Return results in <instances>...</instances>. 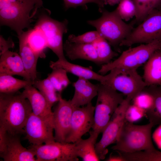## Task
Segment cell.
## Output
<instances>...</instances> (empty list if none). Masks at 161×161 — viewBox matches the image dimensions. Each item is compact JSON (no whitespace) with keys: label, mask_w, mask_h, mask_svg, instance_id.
<instances>
[{"label":"cell","mask_w":161,"mask_h":161,"mask_svg":"<svg viewBox=\"0 0 161 161\" xmlns=\"http://www.w3.org/2000/svg\"><path fill=\"white\" fill-rule=\"evenodd\" d=\"M123 95L107 85L98 84L93 130L99 134L102 133L124 100Z\"/></svg>","instance_id":"cell-5"},{"label":"cell","mask_w":161,"mask_h":161,"mask_svg":"<svg viewBox=\"0 0 161 161\" xmlns=\"http://www.w3.org/2000/svg\"><path fill=\"white\" fill-rule=\"evenodd\" d=\"M0 156L4 161H37L33 151L22 145L18 135L9 134L5 150Z\"/></svg>","instance_id":"cell-16"},{"label":"cell","mask_w":161,"mask_h":161,"mask_svg":"<svg viewBox=\"0 0 161 161\" xmlns=\"http://www.w3.org/2000/svg\"><path fill=\"white\" fill-rule=\"evenodd\" d=\"M115 10L122 19L126 21L135 16L136 13V8L132 0H121Z\"/></svg>","instance_id":"cell-32"},{"label":"cell","mask_w":161,"mask_h":161,"mask_svg":"<svg viewBox=\"0 0 161 161\" xmlns=\"http://www.w3.org/2000/svg\"><path fill=\"white\" fill-rule=\"evenodd\" d=\"M66 56L70 60L83 59L98 64V57L93 44H84L70 42L66 40L63 44Z\"/></svg>","instance_id":"cell-19"},{"label":"cell","mask_w":161,"mask_h":161,"mask_svg":"<svg viewBox=\"0 0 161 161\" xmlns=\"http://www.w3.org/2000/svg\"><path fill=\"white\" fill-rule=\"evenodd\" d=\"M0 56V74L17 75L25 80L32 81L19 55L8 50Z\"/></svg>","instance_id":"cell-18"},{"label":"cell","mask_w":161,"mask_h":161,"mask_svg":"<svg viewBox=\"0 0 161 161\" xmlns=\"http://www.w3.org/2000/svg\"><path fill=\"white\" fill-rule=\"evenodd\" d=\"M15 94L0 93V126L12 135L24 133L25 124L32 112L29 101L22 93Z\"/></svg>","instance_id":"cell-2"},{"label":"cell","mask_w":161,"mask_h":161,"mask_svg":"<svg viewBox=\"0 0 161 161\" xmlns=\"http://www.w3.org/2000/svg\"><path fill=\"white\" fill-rule=\"evenodd\" d=\"M32 84V81L22 80L15 78L12 75L0 74V93L13 94L20 89Z\"/></svg>","instance_id":"cell-25"},{"label":"cell","mask_w":161,"mask_h":161,"mask_svg":"<svg viewBox=\"0 0 161 161\" xmlns=\"http://www.w3.org/2000/svg\"><path fill=\"white\" fill-rule=\"evenodd\" d=\"M131 102L146 112V114L153 109L154 103V95L147 86L137 93Z\"/></svg>","instance_id":"cell-31"},{"label":"cell","mask_w":161,"mask_h":161,"mask_svg":"<svg viewBox=\"0 0 161 161\" xmlns=\"http://www.w3.org/2000/svg\"><path fill=\"white\" fill-rule=\"evenodd\" d=\"M143 79L147 86L161 85V49L154 52L145 63Z\"/></svg>","instance_id":"cell-22"},{"label":"cell","mask_w":161,"mask_h":161,"mask_svg":"<svg viewBox=\"0 0 161 161\" xmlns=\"http://www.w3.org/2000/svg\"><path fill=\"white\" fill-rule=\"evenodd\" d=\"M75 91L70 100L74 107L83 106L91 103L92 100L97 96L98 84H94L89 80L78 78L73 83Z\"/></svg>","instance_id":"cell-17"},{"label":"cell","mask_w":161,"mask_h":161,"mask_svg":"<svg viewBox=\"0 0 161 161\" xmlns=\"http://www.w3.org/2000/svg\"><path fill=\"white\" fill-rule=\"evenodd\" d=\"M99 10L102 13L101 16L96 20L88 21V24L95 27L111 46H120L134 29L132 24L125 23L115 10L109 12L103 8Z\"/></svg>","instance_id":"cell-4"},{"label":"cell","mask_w":161,"mask_h":161,"mask_svg":"<svg viewBox=\"0 0 161 161\" xmlns=\"http://www.w3.org/2000/svg\"><path fill=\"white\" fill-rule=\"evenodd\" d=\"M93 44L97 53L98 64H108L118 55L117 53L112 49L109 42L101 36Z\"/></svg>","instance_id":"cell-27"},{"label":"cell","mask_w":161,"mask_h":161,"mask_svg":"<svg viewBox=\"0 0 161 161\" xmlns=\"http://www.w3.org/2000/svg\"><path fill=\"white\" fill-rule=\"evenodd\" d=\"M27 32L24 31L18 36L19 40V55L27 72L33 83L37 79L36 67L38 56L29 44L27 39Z\"/></svg>","instance_id":"cell-20"},{"label":"cell","mask_w":161,"mask_h":161,"mask_svg":"<svg viewBox=\"0 0 161 161\" xmlns=\"http://www.w3.org/2000/svg\"><path fill=\"white\" fill-rule=\"evenodd\" d=\"M126 161H161V152L155 148L133 153L122 152Z\"/></svg>","instance_id":"cell-29"},{"label":"cell","mask_w":161,"mask_h":161,"mask_svg":"<svg viewBox=\"0 0 161 161\" xmlns=\"http://www.w3.org/2000/svg\"><path fill=\"white\" fill-rule=\"evenodd\" d=\"M47 78L49 80L56 91L61 94L70 83L66 71L61 68L52 69Z\"/></svg>","instance_id":"cell-30"},{"label":"cell","mask_w":161,"mask_h":161,"mask_svg":"<svg viewBox=\"0 0 161 161\" xmlns=\"http://www.w3.org/2000/svg\"><path fill=\"white\" fill-rule=\"evenodd\" d=\"M107 161H125L123 158L120 155H114L111 154L106 160Z\"/></svg>","instance_id":"cell-39"},{"label":"cell","mask_w":161,"mask_h":161,"mask_svg":"<svg viewBox=\"0 0 161 161\" xmlns=\"http://www.w3.org/2000/svg\"><path fill=\"white\" fill-rule=\"evenodd\" d=\"M8 134L4 128L0 126V155L5 151L7 143Z\"/></svg>","instance_id":"cell-37"},{"label":"cell","mask_w":161,"mask_h":161,"mask_svg":"<svg viewBox=\"0 0 161 161\" xmlns=\"http://www.w3.org/2000/svg\"><path fill=\"white\" fill-rule=\"evenodd\" d=\"M64 7L67 10L71 7L76 8L78 6L85 7L87 4L93 3L96 4L99 9L104 8L105 4L102 0H63Z\"/></svg>","instance_id":"cell-36"},{"label":"cell","mask_w":161,"mask_h":161,"mask_svg":"<svg viewBox=\"0 0 161 161\" xmlns=\"http://www.w3.org/2000/svg\"><path fill=\"white\" fill-rule=\"evenodd\" d=\"M147 86L154 95V103L153 109L146 114V116L154 126L161 124V85Z\"/></svg>","instance_id":"cell-28"},{"label":"cell","mask_w":161,"mask_h":161,"mask_svg":"<svg viewBox=\"0 0 161 161\" xmlns=\"http://www.w3.org/2000/svg\"><path fill=\"white\" fill-rule=\"evenodd\" d=\"M42 0H0V24L14 30L18 36L30 26Z\"/></svg>","instance_id":"cell-1"},{"label":"cell","mask_w":161,"mask_h":161,"mask_svg":"<svg viewBox=\"0 0 161 161\" xmlns=\"http://www.w3.org/2000/svg\"><path fill=\"white\" fill-rule=\"evenodd\" d=\"M14 44L12 40L9 38L6 40L1 35L0 36V55H1L9 50L10 48H13Z\"/></svg>","instance_id":"cell-38"},{"label":"cell","mask_w":161,"mask_h":161,"mask_svg":"<svg viewBox=\"0 0 161 161\" xmlns=\"http://www.w3.org/2000/svg\"><path fill=\"white\" fill-rule=\"evenodd\" d=\"M121 0H102L105 5H109L114 6L116 4H119Z\"/></svg>","instance_id":"cell-41"},{"label":"cell","mask_w":161,"mask_h":161,"mask_svg":"<svg viewBox=\"0 0 161 161\" xmlns=\"http://www.w3.org/2000/svg\"><path fill=\"white\" fill-rule=\"evenodd\" d=\"M95 110V106L92 103L85 106L74 107L70 129L66 143H75L92 129Z\"/></svg>","instance_id":"cell-12"},{"label":"cell","mask_w":161,"mask_h":161,"mask_svg":"<svg viewBox=\"0 0 161 161\" xmlns=\"http://www.w3.org/2000/svg\"><path fill=\"white\" fill-rule=\"evenodd\" d=\"M68 21L54 20L46 13H42L38 18L35 27L39 28L46 38L47 47L57 56L58 59H66L63 49V37L67 31Z\"/></svg>","instance_id":"cell-8"},{"label":"cell","mask_w":161,"mask_h":161,"mask_svg":"<svg viewBox=\"0 0 161 161\" xmlns=\"http://www.w3.org/2000/svg\"><path fill=\"white\" fill-rule=\"evenodd\" d=\"M160 6H161V0H150L151 12L153 10L160 7Z\"/></svg>","instance_id":"cell-40"},{"label":"cell","mask_w":161,"mask_h":161,"mask_svg":"<svg viewBox=\"0 0 161 161\" xmlns=\"http://www.w3.org/2000/svg\"><path fill=\"white\" fill-rule=\"evenodd\" d=\"M100 37V35L96 30L87 32L78 36H76L73 34L70 35L68 36L67 40L72 42L93 44Z\"/></svg>","instance_id":"cell-34"},{"label":"cell","mask_w":161,"mask_h":161,"mask_svg":"<svg viewBox=\"0 0 161 161\" xmlns=\"http://www.w3.org/2000/svg\"><path fill=\"white\" fill-rule=\"evenodd\" d=\"M34 152L37 161H77L75 143L56 141L44 144L29 146Z\"/></svg>","instance_id":"cell-11"},{"label":"cell","mask_w":161,"mask_h":161,"mask_svg":"<svg viewBox=\"0 0 161 161\" xmlns=\"http://www.w3.org/2000/svg\"><path fill=\"white\" fill-rule=\"evenodd\" d=\"M22 92L29 101L32 112L35 115L53 123V112L52 106L32 85L27 86ZM54 126V125H53Z\"/></svg>","instance_id":"cell-15"},{"label":"cell","mask_w":161,"mask_h":161,"mask_svg":"<svg viewBox=\"0 0 161 161\" xmlns=\"http://www.w3.org/2000/svg\"><path fill=\"white\" fill-rule=\"evenodd\" d=\"M89 134L88 138H81L75 143L77 156L84 161H100L95 150V144L99 134L93 130L89 131Z\"/></svg>","instance_id":"cell-23"},{"label":"cell","mask_w":161,"mask_h":161,"mask_svg":"<svg viewBox=\"0 0 161 161\" xmlns=\"http://www.w3.org/2000/svg\"><path fill=\"white\" fill-rule=\"evenodd\" d=\"M153 125L149 123L144 125H137L125 120L120 132L113 150L126 153L155 148L151 137Z\"/></svg>","instance_id":"cell-3"},{"label":"cell","mask_w":161,"mask_h":161,"mask_svg":"<svg viewBox=\"0 0 161 161\" xmlns=\"http://www.w3.org/2000/svg\"><path fill=\"white\" fill-rule=\"evenodd\" d=\"M131 101L127 97L124 98L103 131L100 140L96 143L95 150L100 160L105 159L108 152L107 147L116 142L125 120L126 110Z\"/></svg>","instance_id":"cell-10"},{"label":"cell","mask_w":161,"mask_h":161,"mask_svg":"<svg viewBox=\"0 0 161 161\" xmlns=\"http://www.w3.org/2000/svg\"><path fill=\"white\" fill-rule=\"evenodd\" d=\"M49 67L52 69L61 68L67 72L70 73L78 78L89 80H95L103 83L104 80V75L94 71L90 67H86L68 61L67 60L58 59L55 61H50Z\"/></svg>","instance_id":"cell-21"},{"label":"cell","mask_w":161,"mask_h":161,"mask_svg":"<svg viewBox=\"0 0 161 161\" xmlns=\"http://www.w3.org/2000/svg\"><path fill=\"white\" fill-rule=\"evenodd\" d=\"M27 39L30 46L35 53L41 58H45L47 47L46 38L42 32L34 26L27 30Z\"/></svg>","instance_id":"cell-24"},{"label":"cell","mask_w":161,"mask_h":161,"mask_svg":"<svg viewBox=\"0 0 161 161\" xmlns=\"http://www.w3.org/2000/svg\"><path fill=\"white\" fill-rule=\"evenodd\" d=\"M53 112V123L55 141L66 143L69 134L74 107L70 100L63 99L61 95Z\"/></svg>","instance_id":"cell-14"},{"label":"cell","mask_w":161,"mask_h":161,"mask_svg":"<svg viewBox=\"0 0 161 161\" xmlns=\"http://www.w3.org/2000/svg\"><path fill=\"white\" fill-rule=\"evenodd\" d=\"M146 116V112L143 109L132 103L128 106L125 114V120L134 123Z\"/></svg>","instance_id":"cell-33"},{"label":"cell","mask_w":161,"mask_h":161,"mask_svg":"<svg viewBox=\"0 0 161 161\" xmlns=\"http://www.w3.org/2000/svg\"><path fill=\"white\" fill-rule=\"evenodd\" d=\"M26 138L33 145L49 143L55 141L53 123L32 112L24 128Z\"/></svg>","instance_id":"cell-13"},{"label":"cell","mask_w":161,"mask_h":161,"mask_svg":"<svg viewBox=\"0 0 161 161\" xmlns=\"http://www.w3.org/2000/svg\"><path fill=\"white\" fill-rule=\"evenodd\" d=\"M136 69L116 68L104 75L103 83L131 99L147 86Z\"/></svg>","instance_id":"cell-6"},{"label":"cell","mask_w":161,"mask_h":161,"mask_svg":"<svg viewBox=\"0 0 161 161\" xmlns=\"http://www.w3.org/2000/svg\"><path fill=\"white\" fill-rule=\"evenodd\" d=\"M33 85L38 89L51 106L58 101L61 94L57 93L47 77L42 80L37 79L33 82Z\"/></svg>","instance_id":"cell-26"},{"label":"cell","mask_w":161,"mask_h":161,"mask_svg":"<svg viewBox=\"0 0 161 161\" xmlns=\"http://www.w3.org/2000/svg\"><path fill=\"white\" fill-rule=\"evenodd\" d=\"M136 10L135 20L143 21L151 12L150 0H132Z\"/></svg>","instance_id":"cell-35"},{"label":"cell","mask_w":161,"mask_h":161,"mask_svg":"<svg viewBox=\"0 0 161 161\" xmlns=\"http://www.w3.org/2000/svg\"><path fill=\"white\" fill-rule=\"evenodd\" d=\"M161 39V7L151 11L120 46H131L136 44H148Z\"/></svg>","instance_id":"cell-9"},{"label":"cell","mask_w":161,"mask_h":161,"mask_svg":"<svg viewBox=\"0 0 161 161\" xmlns=\"http://www.w3.org/2000/svg\"><path fill=\"white\" fill-rule=\"evenodd\" d=\"M161 49V39L141 44L124 51L117 58L102 65L98 71L103 75L116 68L137 69L145 63L152 55Z\"/></svg>","instance_id":"cell-7"}]
</instances>
